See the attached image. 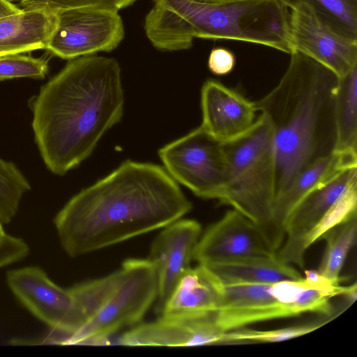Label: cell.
<instances>
[{
    "label": "cell",
    "instance_id": "1",
    "mask_svg": "<svg viewBox=\"0 0 357 357\" xmlns=\"http://www.w3.org/2000/svg\"><path fill=\"white\" fill-rule=\"evenodd\" d=\"M191 209L165 168L127 160L73 197L54 224L62 248L75 257L162 229Z\"/></svg>",
    "mask_w": 357,
    "mask_h": 357
},
{
    "label": "cell",
    "instance_id": "2",
    "mask_svg": "<svg viewBox=\"0 0 357 357\" xmlns=\"http://www.w3.org/2000/svg\"><path fill=\"white\" fill-rule=\"evenodd\" d=\"M123 106L115 59L92 54L70 60L33 102L32 128L47 168L63 175L86 159L121 121Z\"/></svg>",
    "mask_w": 357,
    "mask_h": 357
},
{
    "label": "cell",
    "instance_id": "3",
    "mask_svg": "<svg viewBox=\"0 0 357 357\" xmlns=\"http://www.w3.org/2000/svg\"><path fill=\"white\" fill-rule=\"evenodd\" d=\"M290 55L279 83L255 102L273 130L274 199L303 168L333 152L336 139L334 96L338 76L300 51Z\"/></svg>",
    "mask_w": 357,
    "mask_h": 357
},
{
    "label": "cell",
    "instance_id": "4",
    "mask_svg": "<svg viewBox=\"0 0 357 357\" xmlns=\"http://www.w3.org/2000/svg\"><path fill=\"white\" fill-rule=\"evenodd\" d=\"M144 20L146 37L157 49L178 51L195 38L265 45L290 54L289 9L279 0H153Z\"/></svg>",
    "mask_w": 357,
    "mask_h": 357
},
{
    "label": "cell",
    "instance_id": "5",
    "mask_svg": "<svg viewBox=\"0 0 357 357\" xmlns=\"http://www.w3.org/2000/svg\"><path fill=\"white\" fill-rule=\"evenodd\" d=\"M222 147L225 181L219 202L230 206L257 225L277 252L280 244L271 222L275 151L268 117L261 113L247 132L222 144Z\"/></svg>",
    "mask_w": 357,
    "mask_h": 357
},
{
    "label": "cell",
    "instance_id": "6",
    "mask_svg": "<svg viewBox=\"0 0 357 357\" xmlns=\"http://www.w3.org/2000/svg\"><path fill=\"white\" fill-rule=\"evenodd\" d=\"M331 299L327 288L303 276L269 284L224 285L215 319L223 331H229L309 312L326 316L333 311Z\"/></svg>",
    "mask_w": 357,
    "mask_h": 357
},
{
    "label": "cell",
    "instance_id": "7",
    "mask_svg": "<svg viewBox=\"0 0 357 357\" xmlns=\"http://www.w3.org/2000/svg\"><path fill=\"white\" fill-rule=\"evenodd\" d=\"M121 279L99 310L62 344H105L114 333L137 325L154 301L158 291V274L148 259H128L120 268Z\"/></svg>",
    "mask_w": 357,
    "mask_h": 357
},
{
    "label": "cell",
    "instance_id": "8",
    "mask_svg": "<svg viewBox=\"0 0 357 357\" xmlns=\"http://www.w3.org/2000/svg\"><path fill=\"white\" fill-rule=\"evenodd\" d=\"M164 168L174 179L204 199L220 198L225 181L222 144L202 126L159 150Z\"/></svg>",
    "mask_w": 357,
    "mask_h": 357
},
{
    "label": "cell",
    "instance_id": "9",
    "mask_svg": "<svg viewBox=\"0 0 357 357\" xmlns=\"http://www.w3.org/2000/svg\"><path fill=\"white\" fill-rule=\"evenodd\" d=\"M56 24L46 50L64 59L110 52L124 38L119 11L79 7L55 11Z\"/></svg>",
    "mask_w": 357,
    "mask_h": 357
},
{
    "label": "cell",
    "instance_id": "10",
    "mask_svg": "<svg viewBox=\"0 0 357 357\" xmlns=\"http://www.w3.org/2000/svg\"><path fill=\"white\" fill-rule=\"evenodd\" d=\"M6 278L12 292L33 314L66 337L88 321L71 288L58 286L40 268L12 270Z\"/></svg>",
    "mask_w": 357,
    "mask_h": 357
},
{
    "label": "cell",
    "instance_id": "11",
    "mask_svg": "<svg viewBox=\"0 0 357 357\" xmlns=\"http://www.w3.org/2000/svg\"><path fill=\"white\" fill-rule=\"evenodd\" d=\"M354 189H357V166L346 169L305 195L287 218L284 241L276 252L277 257L303 268L309 234L329 210Z\"/></svg>",
    "mask_w": 357,
    "mask_h": 357
},
{
    "label": "cell",
    "instance_id": "12",
    "mask_svg": "<svg viewBox=\"0 0 357 357\" xmlns=\"http://www.w3.org/2000/svg\"><path fill=\"white\" fill-rule=\"evenodd\" d=\"M289 9L292 51L308 55L331 69L338 77L357 65V41L330 28L305 2H296Z\"/></svg>",
    "mask_w": 357,
    "mask_h": 357
},
{
    "label": "cell",
    "instance_id": "13",
    "mask_svg": "<svg viewBox=\"0 0 357 357\" xmlns=\"http://www.w3.org/2000/svg\"><path fill=\"white\" fill-rule=\"evenodd\" d=\"M226 332L215 313L196 316L161 315L125 332L118 343L125 346L193 347L226 345Z\"/></svg>",
    "mask_w": 357,
    "mask_h": 357
},
{
    "label": "cell",
    "instance_id": "14",
    "mask_svg": "<svg viewBox=\"0 0 357 357\" xmlns=\"http://www.w3.org/2000/svg\"><path fill=\"white\" fill-rule=\"evenodd\" d=\"M275 255L260 228L232 208L201 235L193 260L208 264L228 258Z\"/></svg>",
    "mask_w": 357,
    "mask_h": 357
},
{
    "label": "cell",
    "instance_id": "15",
    "mask_svg": "<svg viewBox=\"0 0 357 357\" xmlns=\"http://www.w3.org/2000/svg\"><path fill=\"white\" fill-rule=\"evenodd\" d=\"M201 235L197 221L181 218L163 227L151 244L148 259L158 274L159 312L179 279L191 267Z\"/></svg>",
    "mask_w": 357,
    "mask_h": 357
},
{
    "label": "cell",
    "instance_id": "16",
    "mask_svg": "<svg viewBox=\"0 0 357 357\" xmlns=\"http://www.w3.org/2000/svg\"><path fill=\"white\" fill-rule=\"evenodd\" d=\"M201 126L222 144L247 132L255 124V102L220 82L208 79L201 91Z\"/></svg>",
    "mask_w": 357,
    "mask_h": 357
},
{
    "label": "cell",
    "instance_id": "17",
    "mask_svg": "<svg viewBox=\"0 0 357 357\" xmlns=\"http://www.w3.org/2000/svg\"><path fill=\"white\" fill-rule=\"evenodd\" d=\"M356 166L357 152L333 151L308 165L295 176L273 203L271 222L280 247L284 238L285 223L297 204L346 169Z\"/></svg>",
    "mask_w": 357,
    "mask_h": 357
},
{
    "label": "cell",
    "instance_id": "18",
    "mask_svg": "<svg viewBox=\"0 0 357 357\" xmlns=\"http://www.w3.org/2000/svg\"><path fill=\"white\" fill-rule=\"evenodd\" d=\"M223 287L206 266L198 264L179 279L160 313L167 316L214 314L220 305Z\"/></svg>",
    "mask_w": 357,
    "mask_h": 357
},
{
    "label": "cell",
    "instance_id": "19",
    "mask_svg": "<svg viewBox=\"0 0 357 357\" xmlns=\"http://www.w3.org/2000/svg\"><path fill=\"white\" fill-rule=\"evenodd\" d=\"M56 24V12L40 8L0 18V56L46 49Z\"/></svg>",
    "mask_w": 357,
    "mask_h": 357
},
{
    "label": "cell",
    "instance_id": "20",
    "mask_svg": "<svg viewBox=\"0 0 357 357\" xmlns=\"http://www.w3.org/2000/svg\"><path fill=\"white\" fill-rule=\"evenodd\" d=\"M204 265L216 275L223 285L269 284L303 277L294 266L282 261L276 255L228 258Z\"/></svg>",
    "mask_w": 357,
    "mask_h": 357
},
{
    "label": "cell",
    "instance_id": "21",
    "mask_svg": "<svg viewBox=\"0 0 357 357\" xmlns=\"http://www.w3.org/2000/svg\"><path fill=\"white\" fill-rule=\"evenodd\" d=\"M334 151L357 152V65L339 77L335 91Z\"/></svg>",
    "mask_w": 357,
    "mask_h": 357
},
{
    "label": "cell",
    "instance_id": "22",
    "mask_svg": "<svg viewBox=\"0 0 357 357\" xmlns=\"http://www.w3.org/2000/svg\"><path fill=\"white\" fill-rule=\"evenodd\" d=\"M356 216L332 229L323 237L326 244L317 271L334 284H340L341 271L356 243Z\"/></svg>",
    "mask_w": 357,
    "mask_h": 357
},
{
    "label": "cell",
    "instance_id": "23",
    "mask_svg": "<svg viewBox=\"0 0 357 357\" xmlns=\"http://www.w3.org/2000/svg\"><path fill=\"white\" fill-rule=\"evenodd\" d=\"M289 8L303 1L310 6L319 17L339 34L357 41V0H279Z\"/></svg>",
    "mask_w": 357,
    "mask_h": 357
},
{
    "label": "cell",
    "instance_id": "24",
    "mask_svg": "<svg viewBox=\"0 0 357 357\" xmlns=\"http://www.w3.org/2000/svg\"><path fill=\"white\" fill-rule=\"evenodd\" d=\"M340 314L323 316L310 322L278 329L259 331L241 328L226 332V345H243L280 342L310 333L331 321Z\"/></svg>",
    "mask_w": 357,
    "mask_h": 357
},
{
    "label": "cell",
    "instance_id": "25",
    "mask_svg": "<svg viewBox=\"0 0 357 357\" xmlns=\"http://www.w3.org/2000/svg\"><path fill=\"white\" fill-rule=\"evenodd\" d=\"M30 184L11 162L0 158V221L8 223L17 213Z\"/></svg>",
    "mask_w": 357,
    "mask_h": 357
},
{
    "label": "cell",
    "instance_id": "26",
    "mask_svg": "<svg viewBox=\"0 0 357 357\" xmlns=\"http://www.w3.org/2000/svg\"><path fill=\"white\" fill-rule=\"evenodd\" d=\"M357 189H354L337 202L309 234L306 245L309 248L332 229L356 216Z\"/></svg>",
    "mask_w": 357,
    "mask_h": 357
},
{
    "label": "cell",
    "instance_id": "27",
    "mask_svg": "<svg viewBox=\"0 0 357 357\" xmlns=\"http://www.w3.org/2000/svg\"><path fill=\"white\" fill-rule=\"evenodd\" d=\"M48 70L43 59L19 54L0 56V80L18 78H43Z\"/></svg>",
    "mask_w": 357,
    "mask_h": 357
},
{
    "label": "cell",
    "instance_id": "28",
    "mask_svg": "<svg viewBox=\"0 0 357 357\" xmlns=\"http://www.w3.org/2000/svg\"><path fill=\"white\" fill-rule=\"evenodd\" d=\"M137 0H21L25 9L40 8L52 11L79 7H98L119 10Z\"/></svg>",
    "mask_w": 357,
    "mask_h": 357
},
{
    "label": "cell",
    "instance_id": "29",
    "mask_svg": "<svg viewBox=\"0 0 357 357\" xmlns=\"http://www.w3.org/2000/svg\"><path fill=\"white\" fill-rule=\"evenodd\" d=\"M234 66L235 56L231 51L218 47L211 52L208 66L213 74L216 75H227L233 70Z\"/></svg>",
    "mask_w": 357,
    "mask_h": 357
},
{
    "label": "cell",
    "instance_id": "30",
    "mask_svg": "<svg viewBox=\"0 0 357 357\" xmlns=\"http://www.w3.org/2000/svg\"><path fill=\"white\" fill-rule=\"evenodd\" d=\"M22 10L8 0H0V18L14 15Z\"/></svg>",
    "mask_w": 357,
    "mask_h": 357
},
{
    "label": "cell",
    "instance_id": "31",
    "mask_svg": "<svg viewBox=\"0 0 357 357\" xmlns=\"http://www.w3.org/2000/svg\"><path fill=\"white\" fill-rule=\"evenodd\" d=\"M3 223L0 221V243L3 239L5 236L6 235V233L5 232L3 227Z\"/></svg>",
    "mask_w": 357,
    "mask_h": 357
},
{
    "label": "cell",
    "instance_id": "32",
    "mask_svg": "<svg viewBox=\"0 0 357 357\" xmlns=\"http://www.w3.org/2000/svg\"><path fill=\"white\" fill-rule=\"evenodd\" d=\"M201 2H205V3H220V2H225L227 1H231V0H196Z\"/></svg>",
    "mask_w": 357,
    "mask_h": 357
},
{
    "label": "cell",
    "instance_id": "33",
    "mask_svg": "<svg viewBox=\"0 0 357 357\" xmlns=\"http://www.w3.org/2000/svg\"><path fill=\"white\" fill-rule=\"evenodd\" d=\"M8 1H15V0H8Z\"/></svg>",
    "mask_w": 357,
    "mask_h": 357
}]
</instances>
